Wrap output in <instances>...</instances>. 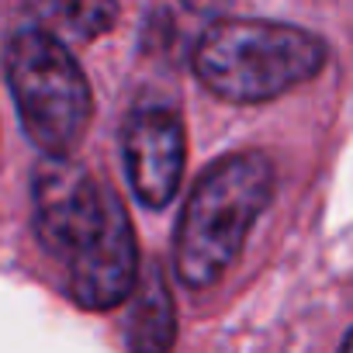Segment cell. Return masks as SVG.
Instances as JSON below:
<instances>
[{
	"label": "cell",
	"mask_w": 353,
	"mask_h": 353,
	"mask_svg": "<svg viewBox=\"0 0 353 353\" xmlns=\"http://www.w3.org/2000/svg\"><path fill=\"white\" fill-rule=\"evenodd\" d=\"M35 236L66 267L80 308H118L139 281V246L125 201L73 156H46L32 176Z\"/></svg>",
	"instance_id": "cell-1"
},
{
	"label": "cell",
	"mask_w": 353,
	"mask_h": 353,
	"mask_svg": "<svg viewBox=\"0 0 353 353\" xmlns=\"http://www.w3.org/2000/svg\"><path fill=\"white\" fill-rule=\"evenodd\" d=\"M274 198V163L263 152L215 159L188 194L173 236V267L188 288L215 284L243 253Z\"/></svg>",
	"instance_id": "cell-2"
},
{
	"label": "cell",
	"mask_w": 353,
	"mask_h": 353,
	"mask_svg": "<svg viewBox=\"0 0 353 353\" xmlns=\"http://www.w3.org/2000/svg\"><path fill=\"white\" fill-rule=\"evenodd\" d=\"M325 66V42L281 21L222 18L194 49V73L229 104H263L312 80Z\"/></svg>",
	"instance_id": "cell-3"
},
{
	"label": "cell",
	"mask_w": 353,
	"mask_h": 353,
	"mask_svg": "<svg viewBox=\"0 0 353 353\" xmlns=\"http://www.w3.org/2000/svg\"><path fill=\"white\" fill-rule=\"evenodd\" d=\"M4 73L28 139L46 156H73L94 114L90 83L73 52L46 28H21L8 42Z\"/></svg>",
	"instance_id": "cell-4"
},
{
	"label": "cell",
	"mask_w": 353,
	"mask_h": 353,
	"mask_svg": "<svg viewBox=\"0 0 353 353\" xmlns=\"http://www.w3.org/2000/svg\"><path fill=\"white\" fill-rule=\"evenodd\" d=\"M128 188L145 208H166L184 181L188 135L173 108H139L121 128Z\"/></svg>",
	"instance_id": "cell-5"
},
{
	"label": "cell",
	"mask_w": 353,
	"mask_h": 353,
	"mask_svg": "<svg viewBox=\"0 0 353 353\" xmlns=\"http://www.w3.org/2000/svg\"><path fill=\"white\" fill-rule=\"evenodd\" d=\"M125 315V343L132 353H166L176 336V308L173 294L159 274V267H149L139 274Z\"/></svg>",
	"instance_id": "cell-6"
},
{
	"label": "cell",
	"mask_w": 353,
	"mask_h": 353,
	"mask_svg": "<svg viewBox=\"0 0 353 353\" xmlns=\"http://www.w3.org/2000/svg\"><path fill=\"white\" fill-rule=\"evenodd\" d=\"M56 28L70 39L90 42L118 25V0H63L56 11Z\"/></svg>",
	"instance_id": "cell-7"
},
{
	"label": "cell",
	"mask_w": 353,
	"mask_h": 353,
	"mask_svg": "<svg viewBox=\"0 0 353 353\" xmlns=\"http://www.w3.org/2000/svg\"><path fill=\"white\" fill-rule=\"evenodd\" d=\"M181 4H184V8H191V11H205V14H208V11L225 8L229 0H181Z\"/></svg>",
	"instance_id": "cell-8"
},
{
	"label": "cell",
	"mask_w": 353,
	"mask_h": 353,
	"mask_svg": "<svg viewBox=\"0 0 353 353\" xmlns=\"http://www.w3.org/2000/svg\"><path fill=\"white\" fill-rule=\"evenodd\" d=\"M339 353H353V332L343 339V350H339Z\"/></svg>",
	"instance_id": "cell-9"
}]
</instances>
